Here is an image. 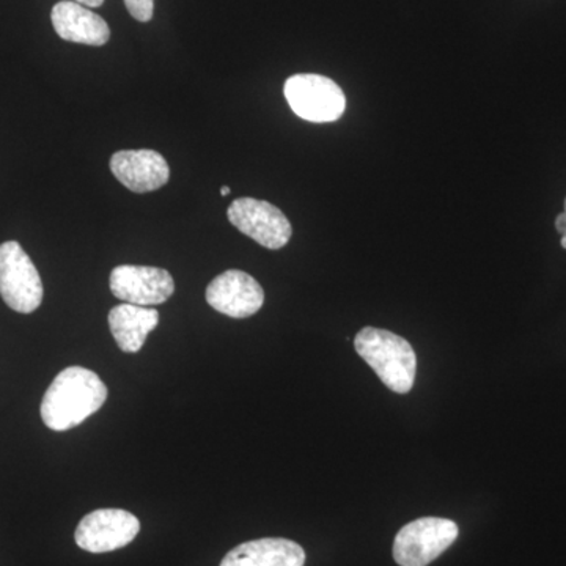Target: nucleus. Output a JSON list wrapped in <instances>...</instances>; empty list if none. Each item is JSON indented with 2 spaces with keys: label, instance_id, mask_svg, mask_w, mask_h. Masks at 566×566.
Returning <instances> with one entry per match:
<instances>
[{
  "label": "nucleus",
  "instance_id": "f03ea898",
  "mask_svg": "<svg viewBox=\"0 0 566 566\" xmlns=\"http://www.w3.org/2000/svg\"><path fill=\"white\" fill-rule=\"evenodd\" d=\"M360 357L374 368L386 387L408 394L416 382L417 357L411 344L400 335L378 327H364L354 338Z\"/></svg>",
  "mask_w": 566,
  "mask_h": 566
},
{
  "label": "nucleus",
  "instance_id": "7ed1b4c3",
  "mask_svg": "<svg viewBox=\"0 0 566 566\" xmlns=\"http://www.w3.org/2000/svg\"><path fill=\"white\" fill-rule=\"evenodd\" d=\"M0 296L18 314H32L43 301L39 271L17 241L0 244Z\"/></svg>",
  "mask_w": 566,
  "mask_h": 566
},
{
  "label": "nucleus",
  "instance_id": "f3484780",
  "mask_svg": "<svg viewBox=\"0 0 566 566\" xmlns=\"http://www.w3.org/2000/svg\"><path fill=\"white\" fill-rule=\"evenodd\" d=\"M221 196H223V197L230 196V188H229V186H222V188H221Z\"/></svg>",
  "mask_w": 566,
  "mask_h": 566
},
{
  "label": "nucleus",
  "instance_id": "2eb2a0df",
  "mask_svg": "<svg viewBox=\"0 0 566 566\" xmlns=\"http://www.w3.org/2000/svg\"><path fill=\"white\" fill-rule=\"evenodd\" d=\"M557 232L562 234V248L566 249V199H565V212L557 216L556 219Z\"/></svg>",
  "mask_w": 566,
  "mask_h": 566
},
{
  "label": "nucleus",
  "instance_id": "1a4fd4ad",
  "mask_svg": "<svg viewBox=\"0 0 566 566\" xmlns=\"http://www.w3.org/2000/svg\"><path fill=\"white\" fill-rule=\"evenodd\" d=\"M207 303L230 318H249L263 307L264 292L252 275L230 270L208 285Z\"/></svg>",
  "mask_w": 566,
  "mask_h": 566
},
{
  "label": "nucleus",
  "instance_id": "0eeeda50",
  "mask_svg": "<svg viewBox=\"0 0 566 566\" xmlns=\"http://www.w3.org/2000/svg\"><path fill=\"white\" fill-rule=\"evenodd\" d=\"M139 532V520L133 513L120 509H102L82 517L74 538L81 549L104 554L128 546Z\"/></svg>",
  "mask_w": 566,
  "mask_h": 566
},
{
  "label": "nucleus",
  "instance_id": "ddd939ff",
  "mask_svg": "<svg viewBox=\"0 0 566 566\" xmlns=\"http://www.w3.org/2000/svg\"><path fill=\"white\" fill-rule=\"evenodd\" d=\"M159 323V312L142 305L120 304L109 312L111 333L123 353H139Z\"/></svg>",
  "mask_w": 566,
  "mask_h": 566
},
{
  "label": "nucleus",
  "instance_id": "6e6552de",
  "mask_svg": "<svg viewBox=\"0 0 566 566\" xmlns=\"http://www.w3.org/2000/svg\"><path fill=\"white\" fill-rule=\"evenodd\" d=\"M111 290L126 304L150 307L170 300L175 282L169 271L163 268L122 264L111 273Z\"/></svg>",
  "mask_w": 566,
  "mask_h": 566
},
{
  "label": "nucleus",
  "instance_id": "423d86ee",
  "mask_svg": "<svg viewBox=\"0 0 566 566\" xmlns=\"http://www.w3.org/2000/svg\"><path fill=\"white\" fill-rule=\"evenodd\" d=\"M227 216L241 233L271 251L282 249L292 238V223L277 207L264 200L251 197L237 199L230 205Z\"/></svg>",
  "mask_w": 566,
  "mask_h": 566
},
{
  "label": "nucleus",
  "instance_id": "f8f14e48",
  "mask_svg": "<svg viewBox=\"0 0 566 566\" xmlns=\"http://www.w3.org/2000/svg\"><path fill=\"white\" fill-rule=\"evenodd\" d=\"M303 547L292 539L262 538L234 547L221 566H304Z\"/></svg>",
  "mask_w": 566,
  "mask_h": 566
},
{
  "label": "nucleus",
  "instance_id": "9b49d317",
  "mask_svg": "<svg viewBox=\"0 0 566 566\" xmlns=\"http://www.w3.org/2000/svg\"><path fill=\"white\" fill-rule=\"evenodd\" d=\"M52 25L62 40L71 43L104 46L111 39V29L99 14L77 2L63 0L52 9Z\"/></svg>",
  "mask_w": 566,
  "mask_h": 566
},
{
  "label": "nucleus",
  "instance_id": "9d476101",
  "mask_svg": "<svg viewBox=\"0 0 566 566\" xmlns=\"http://www.w3.org/2000/svg\"><path fill=\"white\" fill-rule=\"evenodd\" d=\"M111 170L129 191H156L170 178L169 164L153 150H123L111 158Z\"/></svg>",
  "mask_w": 566,
  "mask_h": 566
},
{
  "label": "nucleus",
  "instance_id": "f257e3e1",
  "mask_svg": "<svg viewBox=\"0 0 566 566\" xmlns=\"http://www.w3.org/2000/svg\"><path fill=\"white\" fill-rule=\"evenodd\" d=\"M107 387L95 371L69 367L55 376L41 401V419L52 431H69L103 408Z\"/></svg>",
  "mask_w": 566,
  "mask_h": 566
},
{
  "label": "nucleus",
  "instance_id": "39448f33",
  "mask_svg": "<svg viewBox=\"0 0 566 566\" xmlns=\"http://www.w3.org/2000/svg\"><path fill=\"white\" fill-rule=\"evenodd\" d=\"M285 98L297 117L314 123L338 120L346 107L344 91L319 74H294L285 82Z\"/></svg>",
  "mask_w": 566,
  "mask_h": 566
},
{
  "label": "nucleus",
  "instance_id": "dca6fc26",
  "mask_svg": "<svg viewBox=\"0 0 566 566\" xmlns=\"http://www.w3.org/2000/svg\"><path fill=\"white\" fill-rule=\"evenodd\" d=\"M74 2L81 3V6L88 7V9H96V7H102L104 0H74Z\"/></svg>",
  "mask_w": 566,
  "mask_h": 566
},
{
  "label": "nucleus",
  "instance_id": "20e7f679",
  "mask_svg": "<svg viewBox=\"0 0 566 566\" xmlns=\"http://www.w3.org/2000/svg\"><path fill=\"white\" fill-rule=\"evenodd\" d=\"M458 532L457 523L444 517L412 521L395 536V562L400 566L430 565L455 543Z\"/></svg>",
  "mask_w": 566,
  "mask_h": 566
},
{
  "label": "nucleus",
  "instance_id": "4468645a",
  "mask_svg": "<svg viewBox=\"0 0 566 566\" xmlns=\"http://www.w3.org/2000/svg\"><path fill=\"white\" fill-rule=\"evenodd\" d=\"M125 6L134 20L140 22L151 21L153 10H155L153 0H125Z\"/></svg>",
  "mask_w": 566,
  "mask_h": 566
}]
</instances>
